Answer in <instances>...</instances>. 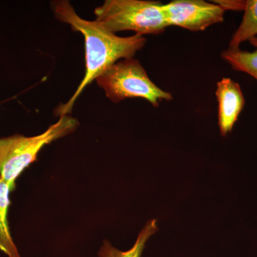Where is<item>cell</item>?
Wrapping results in <instances>:
<instances>
[{
    "instance_id": "cell-1",
    "label": "cell",
    "mask_w": 257,
    "mask_h": 257,
    "mask_svg": "<svg viewBox=\"0 0 257 257\" xmlns=\"http://www.w3.org/2000/svg\"><path fill=\"white\" fill-rule=\"evenodd\" d=\"M51 6L59 21L68 24L73 31L82 34L85 45V74L72 97L56 109V114L62 116L70 114L77 98L89 84L119 60L133 58L145 47L146 39L137 34L117 36L96 20L81 18L69 1H54Z\"/></svg>"
},
{
    "instance_id": "cell-2",
    "label": "cell",
    "mask_w": 257,
    "mask_h": 257,
    "mask_svg": "<svg viewBox=\"0 0 257 257\" xmlns=\"http://www.w3.org/2000/svg\"><path fill=\"white\" fill-rule=\"evenodd\" d=\"M79 126L76 118L64 115L41 135L34 137L15 135L0 139V177L13 191L16 187L17 179L36 161L37 155L45 145L70 135Z\"/></svg>"
},
{
    "instance_id": "cell-3",
    "label": "cell",
    "mask_w": 257,
    "mask_h": 257,
    "mask_svg": "<svg viewBox=\"0 0 257 257\" xmlns=\"http://www.w3.org/2000/svg\"><path fill=\"white\" fill-rule=\"evenodd\" d=\"M163 5L154 0H106L95 8L96 21L106 30L135 32L137 35H158L168 28Z\"/></svg>"
},
{
    "instance_id": "cell-4",
    "label": "cell",
    "mask_w": 257,
    "mask_h": 257,
    "mask_svg": "<svg viewBox=\"0 0 257 257\" xmlns=\"http://www.w3.org/2000/svg\"><path fill=\"white\" fill-rule=\"evenodd\" d=\"M96 81L104 89L106 97L114 103L128 98L140 97L154 106H158L162 101L173 99L172 94L157 87L140 62L133 58L116 62Z\"/></svg>"
},
{
    "instance_id": "cell-5",
    "label": "cell",
    "mask_w": 257,
    "mask_h": 257,
    "mask_svg": "<svg viewBox=\"0 0 257 257\" xmlns=\"http://www.w3.org/2000/svg\"><path fill=\"white\" fill-rule=\"evenodd\" d=\"M163 9L169 27L192 32L204 31L211 25L222 23L226 11L217 3L203 0H174L164 4Z\"/></svg>"
},
{
    "instance_id": "cell-6",
    "label": "cell",
    "mask_w": 257,
    "mask_h": 257,
    "mask_svg": "<svg viewBox=\"0 0 257 257\" xmlns=\"http://www.w3.org/2000/svg\"><path fill=\"white\" fill-rule=\"evenodd\" d=\"M218 104V124L221 136L231 133L245 104L241 87L232 79L222 78L216 84L215 92Z\"/></svg>"
},
{
    "instance_id": "cell-7",
    "label": "cell",
    "mask_w": 257,
    "mask_h": 257,
    "mask_svg": "<svg viewBox=\"0 0 257 257\" xmlns=\"http://www.w3.org/2000/svg\"><path fill=\"white\" fill-rule=\"evenodd\" d=\"M10 192L12 190L9 185L0 177V251L8 257H21L12 237L8 224Z\"/></svg>"
},
{
    "instance_id": "cell-8",
    "label": "cell",
    "mask_w": 257,
    "mask_h": 257,
    "mask_svg": "<svg viewBox=\"0 0 257 257\" xmlns=\"http://www.w3.org/2000/svg\"><path fill=\"white\" fill-rule=\"evenodd\" d=\"M158 229L156 219H152L147 221L139 234L135 244L128 251H120L114 247L109 241L105 240L99 248L98 255L99 257H141L147 241Z\"/></svg>"
},
{
    "instance_id": "cell-9",
    "label": "cell",
    "mask_w": 257,
    "mask_h": 257,
    "mask_svg": "<svg viewBox=\"0 0 257 257\" xmlns=\"http://www.w3.org/2000/svg\"><path fill=\"white\" fill-rule=\"evenodd\" d=\"M255 48L253 52H246L240 49L223 51L221 57L238 72H244L257 80V37L248 40Z\"/></svg>"
},
{
    "instance_id": "cell-10",
    "label": "cell",
    "mask_w": 257,
    "mask_h": 257,
    "mask_svg": "<svg viewBox=\"0 0 257 257\" xmlns=\"http://www.w3.org/2000/svg\"><path fill=\"white\" fill-rule=\"evenodd\" d=\"M243 10L244 14L241 23L229 42L230 50L239 49L243 42L257 37V0L245 1Z\"/></svg>"
}]
</instances>
